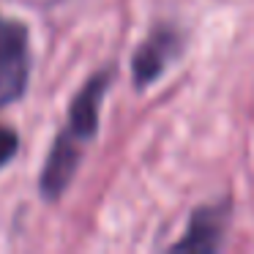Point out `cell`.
I'll use <instances>...</instances> for the list:
<instances>
[{
  "label": "cell",
  "instance_id": "obj_4",
  "mask_svg": "<svg viewBox=\"0 0 254 254\" xmlns=\"http://www.w3.org/2000/svg\"><path fill=\"white\" fill-rule=\"evenodd\" d=\"M230 213H232V199L221 197L216 202H205L197 205L189 216L186 232L181 241L172 243V252H189V254H213L221 249L224 241V230L230 224Z\"/></svg>",
  "mask_w": 254,
  "mask_h": 254
},
{
  "label": "cell",
  "instance_id": "obj_3",
  "mask_svg": "<svg viewBox=\"0 0 254 254\" xmlns=\"http://www.w3.org/2000/svg\"><path fill=\"white\" fill-rule=\"evenodd\" d=\"M112 77H115V68L104 66L96 74H90L85 79V85L77 90L71 107H68V118L63 131L68 137H74L79 145H88L96 139L99 134V121H101V104H104V96L112 85Z\"/></svg>",
  "mask_w": 254,
  "mask_h": 254
},
{
  "label": "cell",
  "instance_id": "obj_6",
  "mask_svg": "<svg viewBox=\"0 0 254 254\" xmlns=\"http://www.w3.org/2000/svg\"><path fill=\"white\" fill-rule=\"evenodd\" d=\"M19 153V134L8 126H0V170Z\"/></svg>",
  "mask_w": 254,
  "mask_h": 254
},
{
  "label": "cell",
  "instance_id": "obj_5",
  "mask_svg": "<svg viewBox=\"0 0 254 254\" xmlns=\"http://www.w3.org/2000/svg\"><path fill=\"white\" fill-rule=\"evenodd\" d=\"M82 150H85V145H79L74 137H68L63 128L58 131L55 142H52L50 153H47V159H44L41 175H39L41 199L58 202V199L66 194V189L71 186L74 175H77V170H79Z\"/></svg>",
  "mask_w": 254,
  "mask_h": 254
},
{
  "label": "cell",
  "instance_id": "obj_2",
  "mask_svg": "<svg viewBox=\"0 0 254 254\" xmlns=\"http://www.w3.org/2000/svg\"><path fill=\"white\" fill-rule=\"evenodd\" d=\"M183 52V33L170 22H161L145 36V41L131 55V79L134 88L145 90L181 58Z\"/></svg>",
  "mask_w": 254,
  "mask_h": 254
},
{
  "label": "cell",
  "instance_id": "obj_1",
  "mask_svg": "<svg viewBox=\"0 0 254 254\" xmlns=\"http://www.w3.org/2000/svg\"><path fill=\"white\" fill-rule=\"evenodd\" d=\"M30 77V36L19 19H0V107L19 101Z\"/></svg>",
  "mask_w": 254,
  "mask_h": 254
}]
</instances>
